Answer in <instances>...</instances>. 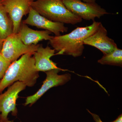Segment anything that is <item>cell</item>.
<instances>
[{
    "label": "cell",
    "mask_w": 122,
    "mask_h": 122,
    "mask_svg": "<svg viewBox=\"0 0 122 122\" xmlns=\"http://www.w3.org/2000/svg\"><path fill=\"white\" fill-rule=\"evenodd\" d=\"M81 0L85 2H95V1H94L93 0Z\"/></svg>",
    "instance_id": "obj_19"
},
{
    "label": "cell",
    "mask_w": 122,
    "mask_h": 122,
    "mask_svg": "<svg viewBox=\"0 0 122 122\" xmlns=\"http://www.w3.org/2000/svg\"><path fill=\"white\" fill-rule=\"evenodd\" d=\"M66 71V70L61 68L51 70L46 72V78L43 82V85L35 94L26 98L25 106L30 105L31 106L43 96L46 92L52 87L65 85L70 81L71 75L70 74H58V73L60 71Z\"/></svg>",
    "instance_id": "obj_7"
},
{
    "label": "cell",
    "mask_w": 122,
    "mask_h": 122,
    "mask_svg": "<svg viewBox=\"0 0 122 122\" xmlns=\"http://www.w3.org/2000/svg\"><path fill=\"white\" fill-rule=\"evenodd\" d=\"M83 43L84 45L95 47L100 50L103 55L111 52L118 48L114 40L107 36V30L102 23L97 30L86 38Z\"/></svg>",
    "instance_id": "obj_10"
},
{
    "label": "cell",
    "mask_w": 122,
    "mask_h": 122,
    "mask_svg": "<svg viewBox=\"0 0 122 122\" xmlns=\"http://www.w3.org/2000/svg\"><path fill=\"white\" fill-rule=\"evenodd\" d=\"M98 62L102 65L122 66V50L117 48L111 52L104 55Z\"/></svg>",
    "instance_id": "obj_14"
},
{
    "label": "cell",
    "mask_w": 122,
    "mask_h": 122,
    "mask_svg": "<svg viewBox=\"0 0 122 122\" xmlns=\"http://www.w3.org/2000/svg\"><path fill=\"white\" fill-rule=\"evenodd\" d=\"M68 10L81 19L94 21L109 13L96 2H85L81 0H62Z\"/></svg>",
    "instance_id": "obj_6"
},
{
    "label": "cell",
    "mask_w": 122,
    "mask_h": 122,
    "mask_svg": "<svg viewBox=\"0 0 122 122\" xmlns=\"http://www.w3.org/2000/svg\"><path fill=\"white\" fill-rule=\"evenodd\" d=\"M31 54L21 56L20 59L11 63L0 82V94L8 86L17 81L32 87L39 77L35 68V60Z\"/></svg>",
    "instance_id": "obj_2"
},
{
    "label": "cell",
    "mask_w": 122,
    "mask_h": 122,
    "mask_svg": "<svg viewBox=\"0 0 122 122\" xmlns=\"http://www.w3.org/2000/svg\"><path fill=\"white\" fill-rule=\"evenodd\" d=\"M122 122V114H121L113 122Z\"/></svg>",
    "instance_id": "obj_17"
},
{
    "label": "cell",
    "mask_w": 122,
    "mask_h": 122,
    "mask_svg": "<svg viewBox=\"0 0 122 122\" xmlns=\"http://www.w3.org/2000/svg\"><path fill=\"white\" fill-rule=\"evenodd\" d=\"M3 42H4V41L0 39V54L2 50Z\"/></svg>",
    "instance_id": "obj_18"
},
{
    "label": "cell",
    "mask_w": 122,
    "mask_h": 122,
    "mask_svg": "<svg viewBox=\"0 0 122 122\" xmlns=\"http://www.w3.org/2000/svg\"><path fill=\"white\" fill-rule=\"evenodd\" d=\"M26 86L21 82H15L8 88L7 91L0 94V122H13L9 121L8 116L10 112L14 116L17 115L16 102L18 94L26 88Z\"/></svg>",
    "instance_id": "obj_5"
},
{
    "label": "cell",
    "mask_w": 122,
    "mask_h": 122,
    "mask_svg": "<svg viewBox=\"0 0 122 122\" xmlns=\"http://www.w3.org/2000/svg\"><path fill=\"white\" fill-rule=\"evenodd\" d=\"M55 52L53 49L48 46L44 48L42 45H39L33 57L35 68L37 71L46 72L51 70L61 69L57 67L56 63L51 59V57L56 55Z\"/></svg>",
    "instance_id": "obj_11"
},
{
    "label": "cell",
    "mask_w": 122,
    "mask_h": 122,
    "mask_svg": "<svg viewBox=\"0 0 122 122\" xmlns=\"http://www.w3.org/2000/svg\"><path fill=\"white\" fill-rule=\"evenodd\" d=\"M35 0H2L0 2L12 21L13 32L17 33L22 18L28 14L31 4Z\"/></svg>",
    "instance_id": "obj_8"
},
{
    "label": "cell",
    "mask_w": 122,
    "mask_h": 122,
    "mask_svg": "<svg viewBox=\"0 0 122 122\" xmlns=\"http://www.w3.org/2000/svg\"><path fill=\"white\" fill-rule=\"evenodd\" d=\"M101 22L94 21L89 26L77 27L69 33L53 36L49 44L57 52L56 55H66L74 57L82 54L85 46L83 41L97 30Z\"/></svg>",
    "instance_id": "obj_1"
},
{
    "label": "cell",
    "mask_w": 122,
    "mask_h": 122,
    "mask_svg": "<svg viewBox=\"0 0 122 122\" xmlns=\"http://www.w3.org/2000/svg\"><path fill=\"white\" fill-rule=\"evenodd\" d=\"M31 7L41 16L54 22L75 25L82 20L69 11L62 0H35Z\"/></svg>",
    "instance_id": "obj_3"
},
{
    "label": "cell",
    "mask_w": 122,
    "mask_h": 122,
    "mask_svg": "<svg viewBox=\"0 0 122 122\" xmlns=\"http://www.w3.org/2000/svg\"><path fill=\"white\" fill-rule=\"evenodd\" d=\"M87 110L88 112H89L91 114V115L92 116L94 120L95 121V122H103L101 120L100 117L97 115L91 113L88 109H87Z\"/></svg>",
    "instance_id": "obj_16"
},
{
    "label": "cell",
    "mask_w": 122,
    "mask_h": 122,
    "mask_svg": "<svg viewBox=\"0 0 122 122\" xmlns=\"http://www.w3.org/2000/svg\"><path fill=\"white\" fill-rule=\"evenodd\" d=\"M11 63L0 54V82Z\"/></svg>",
    "instance_id": "obj_15"
},
{
    "label": "cell",
    "mask_w": 122,
    "mask_h": 122,
    "mask_svg": "<svg viewBox=\"0 0 122 122\" xmlns=\"http://www.w3.org/2000/svg\"><path fill=\"white\" fill-rule=\"evenodd\" d=\"M17 33L22 42L26 45H36L43 40L50 41L53 36L48 30H34L22 22Z\"/></svg>",
    "instance_id": "obj_12"
},
{
    "label": "cell",
    "mask_w": 122,
    "mask_h": 122,
    "mask_svg": "<svg viewBox=\"0 0 122 122\" xmlns=\"http://www.w3.org/2000/svg\"><path fill=\"white\" fill-rule=\"evenodd\" d=\"M22 22L38 28L48 30L53 33L55 36H59L61 33L66 32L68 31V28L65 26V24L48 20L40 15L31 7L28 17Z\"/></svg>",
    "instance_id": "obj_9"
},
{
    "label": "cell",
    "mask_w": 122,
    "mask_h": 122,
    "mask_svg": "<svg viewBox=\"0 0 122 122\" xmlns=\"http://www.w3.org/2000/svg\"><path fill=\"white\" fill-rule=\"evenodd\" d=\"M93 0L94 1H95V2H96V0Z\"/></svg>",
    "instance_id": "obj_20"
},
{
    "label": "cell",
    "mask_w": 122,
    "mask_h": 122,
    "mask_svg": "<svg viewBox=\"0 0 122 122\" xmlns=\"http://www.w3.org/2000/svg\"><path fill=\"white\" fill-rule=\"evenodd\" d=\"M13 32L12 21L0 2V39L4 41Z\"/></svg>",
    "instance_id": "obj_13"
},
{
    "label": "cell",
    "mask_w": 122,
    "mask_h": 122,
    "mask_svg": "<svg viewBox=\"0 0 122 122\" xmlns=\"http://www.w3.org/2000/svg\"><path fill=\"white\" fill-rule=\"evenodd\" d=\"M2 0H0V2Z\"/></svg>",
    "instance_id": "obj_21"
},
{
    "label": "cell",
    "mask_w": 122,
    "mask_h": 122,
    "mask_svg": "<svg viewBox=\"0 0 122 122\" xmlns=\"http://www.w3.org/2000/svg\"><path fill=\"white\" fill-rule=\"evenodd\" d=\"M39 45H26L22 42L18 33H13L5 39L0 54L11 63L26 54L34 55Z\"/></svg>",
    "instance_id": "obj_4"
}]
</instances>
